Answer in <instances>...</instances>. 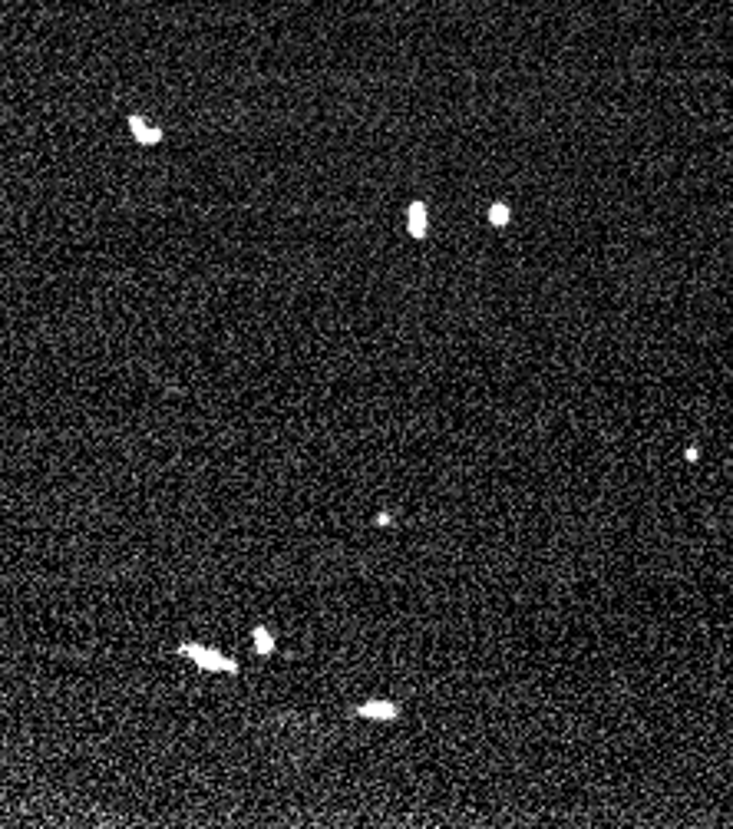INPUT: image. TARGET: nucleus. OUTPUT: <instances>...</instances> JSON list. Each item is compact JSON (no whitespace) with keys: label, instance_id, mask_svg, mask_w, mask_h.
Here are the masks:
<instances>
[{"label":"nucleus","instance_id":"nucleus-6","mask_svg":"<svg viewBox=\"0 0 733 829\" xmlns=\"http://www.w3.org/2000/svg\"><path fill=\"white\" fill-rule=\"evenodd\" d=\"M489 222H492V225H505V222H509V209L496 202V205L489 209Z\"/></svg>","mask_w":733,"mask_h":829},{"label":"nucleus","instance_id":"nucleus-5","mask_svg":"<svg viewBox=\"0 0 733 829\" xmlns=\"http://www.w3.org/2000/svg\"><path fill=\"white\" fill-rule=\"evenodd\" d=\"M251 644H255V654H274V634H271L268 628H261V625H255L251 628Z\"/></svg>","mask_w":733,"mask_h":829},{"label":"nucleus","instance_id":"nucleus-3","mask_svg":"<svg viewBox=\"0 0 733 829\" xmlns=\"http://www.w3.org/2000/svg\"><path fill=\"white\" fill-rule=\"evenodd\" d=\"M129 129H132V136H136L139 146H159L162 142V129L149 126L142 116H129Z\"/></svg>","mask_w":733,"mask_h":829},{"label":"nucleus","instance_id":"nucleus-7","mask_svg":"<svg viewBox=\"0 0 733 829\" xmlns=\"http://www.w3.org/2000/svg\"><path fill=\"white\" fill-rule=\"evenodd\" d=\"M390 522H393V513H377V519H373V526H380V529L390 526Z\"/></svg>","mask_w":733,"mask_h":829},{"label":"nucleus","instance_id":"nucleus-4","mask_svg":"<svg viewBox=\"0 0 733 829\" xmlns=\"http://www.w3.org/2000/svg\"><path fill=\"white\" fill-rule=\"evenodd\" d=\"M407 228H410V235L413 238H426V228H430V215H426V205L423 202H413L407 209Z\"/></svg>","mask_w":733,"mask_h":829},{"label":"nucleus","instance_id":"nucleus-1","mask_svg":"<svg viewBox=\"0 0 733 829\" xmlns=\"http://www.w3.org/2000/svg\"><path fill=\"white\" fill-rule=\"evenodd\" d=\"M179 654H186L188 661L198 667V671H209V674H238V664H235L228 654H221L218 648L202 641H182L175 648Z\"/></svg>","mask_w":733,"mask_h":829},{"label":"nucleus","instance_id":"nucleus-2","mask_svg":"<svg viewBox=\"0 0 733 829\" xmlns=\"http://www.w3.org/2000/svg\"><path fill=\"white\" fill-rule=\"evenodd\" d=\"M403 713V707L396 701H363L354 707V717H363V720H396Z\"/></svg>","mask_w":733,"mask_h":829}]
</instances>
